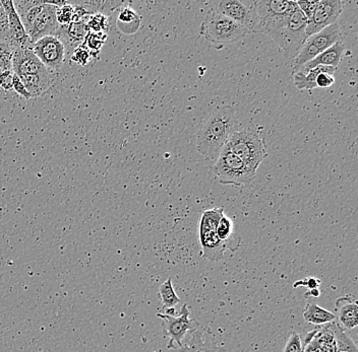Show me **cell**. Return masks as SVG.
<instances>
[{
    "label": "cell",
    "mask_w": 358,
    "mask_h": 352,
    "mask_svg": "<svg viewBox=\"0 0 358 352\" xmlns=\"http://www.w3.org/2000/svg\"><path fill=\"white\" fill-rule=\"evenodd\" d=\"M224 216L223 208H213V209L206 210L201 214V222H199V229L203 231H215L218 223Z\"/></svg>",
    "instance_id": "cb8c5ba5"
},
{
    "label": "cell",
    "mask_w": 358,
    "mask_h": 352,
    "mask_svg": "<svg viewBox=\"0 0 358 352\" xmlns=\"http://www.w3.org/2000/svg\"><path fill=\"white\" fill-rule=\"evenodd\" d=\"M14 72L8 70L0 74V87L6 91H12V81H14Z\"/></svg>",
    "instance_id": "d590c367"
},
{
    "label": "cell",
    "mask_w": 358,
    "mask_h": 352,
    "mask_svg": "<svg viewBox=\"0 0 358 352\" xmlns=\"http://www.w3.org/2000/svg\"><path fill=\"white\" fill-rule=\"evenodd\" d=\"M68 1H47L38 14L33 25L28 30L31 44L46 36H54L59 32L60 25L57 21V8H61Z\"/></svg>",
    "instance_id": "30bf717a"
},
{
    "label": "cell",
    "mask_w": 358,
    "mask_h": 352,
    "mask_svg": "<svg viewBox=\"0 0 358 352\" xmlns=\"http://www.w3.org/2000/svg\"><path fill=\"white\" fill-rule=\"evenodd\" d=\"M336 319L341 328L353 330L358 325V307L357 300L352 298L342 297L336 300Z\"/></svg>",
    "instance_id": "5bb4252c"
},
{
    "label": "cell",
    "mask_w": 358,
    "mask_h": 352,
    "mask_svg": "<svg viewBox=\"0 0 358 352\" xmlns=\"http://www.w3.org/2000/svg\"><path fill=\"white\" fill-rule=\"evenodd\" d=\"M250 33L246 28L220 14L214 8L209 10L201 25V34L215 44L237 42Z\"/></svg>",
    "instance_id": "5b68a950"
},
{
    "label": "cell",
    "mask_w": 358,
    "mask_h": 352,
    "mask_svg": "<svg viewBox=\"0 0 358 352\" xmlns=\"http://www.w3.org/2000/svg\"><path fill=\"white\" fill-rule=\"evenodd\" d=\"M283 352H304L302 349L301 339L297 333H292L287 340Z\"/></svg>",
    "instance_id": "836d02e7"
},
{
    "label": "cell",
    "mask_w": 358,
    "mask_h": 352,
    "mask_svg": "<svg viewBox=\"0 0 358 352\" xmlns=\"http://www.w3.org/2000/svg\"><path fill=\"white\" fill-rule=\"evenodd\" d=\"M199 242L201 247V256L203 259L213 262H218L223 259L227 249L216 235V231L199 229Z\"/></svg>",
    "instance_id": "2e32d148"
},
{
    "label": "cell",
    "mask_w": 358,
    "mask_h": 352,
    "mask_svg": "<svg viewBox=\"0 0 358 352\" xmlns=\"http://www.w3.org/2000/svg\"><path fill=\"white\" fill-rule=\"evenodd\" d=\"M215 231L216 235L219 238L220 241L225 245L226 249L235 252L239 248L240 237L235 235V225H233L232 220L227 218L225 214L218 223Z\"/></svg>",
    "instance_id": "ac0fdd59"
},
{
    "label": "cell",
    "mask_w": 358,
    "mask_h": 352,
    "mask_svg": "<svg viewBox=\"0 0 358 352\" xmlns=\"http://www.w3.org/2000/svg\"><path fill=\"white\" fill-rule=\"evenodd\" d=\"M91 53L85 48V47L80 46L74 51L72 53V61L76 63L81 64V65H86L88 62L91 59Z\"/></svg>",
    "instance_id": "e575fe53"
},
{
    "label": "cell",
    "mask_w": 358,
    "mask_h": 352,
    "mask_svg": "<svg viewBox=\"0 0 358 352\" xmlns=\"http://www.w3.org/2000/svg\"><path fill=\"white\" fill-rule=\"evenodd\" d=\"M157 317L162 320L163 327L169 336L168 349H180L182 346V340L188 333H192L198 328L199 323L195 319H190V310L188 304H183L179 315L175 317L173 315L157 314Z\"/></svg>",
    "instance_id": "52a82bcc"
},
{
    "label": "cell",
    "mask_w": 358,
    "mask_h": 352,
    "mask_svg": "<svg viewBox=\"0 0 358 352\" xmlns=\"http://www.w3.org/2000/svg\"><path fill=\"white\" fill-rule=\"evenodd\" d=\"M343 10L340 0H321L306 28V39L337 23Z\"/></svg>",
    "instance_id": "8fae6325"
},
{
    "label": "cell",
    "mask_w": 358,
    "mask_h": 352,
    "mask_svg": "<svg viewBox=\"0 0 358 352\" xmlns=\"http://www.w3.org/2000/svg\"><path fill=\"white\" fill-rule=\"evenodd\" d=\"M329 327L335 341V352H358L355 341L338 323L333 322Z\"/></svg>",
    "instance_id": "44dd1931"
},
{
    "label": "cell",
    "mask_w": 358,
    "mask_h": 352,
    "mask_svg": "<svg viewBox=\"0 0 358 352\" xmlns=\"http://www.w3.org/2000/svg\"><path fill=\"white\" fill-rule=\"evenodd\" d=\"M216 10L225 17L237 21L242 27L252 33H257L258 29V16L254 1L241 0H223L216 6Z\"/></svg>",
    "instance_id": "ba28073f"
},
{
    "label": "cell",
    "mask_w": 358,
    "mask_h": 352,
    "mask_svg": "<svg viewBox=\"0 0 358 352\" xmlns=\"http://www.w3.org/2000/svg\"><path fill=\"white\" fill-rule=\"evenodd\" d=\"M0 43H1V42H0Z\"/></svg>",
    "instance_id": "ab89813d"
},
{
    "label": "cell",
    "mask_w": 358,
    "mask_h": 352,
    "mask_svg": "<svg viewBox=\"0 0 358 352\" xmlns=\"http://www.w3.org/2000/svg\"><path fill=\"white\" fill-rule=\"evenodd\" d=\"M159 298L165 310L175 309V307L179 304L180 298L177 297V293H175L171 278L167 279L165 282L160 285Z\"/></svg>",
    "instance_id": "7402d4cb"
},
{
    "label": "cell",
    "mask_w": 358,
    "mask_h": 352,
    "mask_svg": "<svg viewBox=\"0 0 358 352\" xmlns=\"http://www.w3.org/2000/svg\"><path fill=\"white\" fill-rule=\"evenodd\" d=\"M235 109L224 106L212 112L197 133V149L207 158L218 156L229 137L237 131Z\"/></svg>",
    "instance_id": "6da1fadb"
},
{
    "label": "cell",
    "mask_w": 358,
    "mask_h": 352,
    "mask_svg": "<svg viewBox=\"0 0 358 352\" xmlns=\"http://www.w3.org/2000/svg\"><path fill=\"white\" fill-rule=\"evenodd\" d=\"M226 145L233 154H237L246 166L255 172L268 156L265 141L252 130L235 131Z\"/></svg>",
    "instance_id": "7a4b0ae2"
},
{
    "label": "cell",
    "mask_w": 358,
    "mask_h": 352,
    "mask_svg": "<svg viewBox=\"0 0 358 352\" xmlns=\"http://www.w3.org/2000/svg\"><path fill=\"white\" fill-rule=\"evenodd\" d=\"M335 72L336 68H327V66H317V68H312V70H308L306 72H295L293 75V79H295V87L299 90H312L317 89L316 81L318 75L321 72Z\"/></svg>",
    "instance_id": "ffe728a7"
},
{
    "label": "cell",
    "mask_w": 358,
    "mask_h": 352,
    "mask_svg": "<svg viewBox=\"0 0 358 352\" xmlns=\"http://www.w3.org/2000/svg\"><path fill=\"white\" fill-rule=\"evenodd\" d=\"M61 27V25H60ZM68 34V37L72 42H81L89 33L87 25V19L80 21H74L66 27H61Z\"/></svg>",
    "instance_id": "d4e9b609"
},
{
    "label": "cell",
    "mask_w": 358,
    "mask_h": 352,
    "mask_svg": "<svg viewBox=\"0 0 358 352\" xmlns=\"http://www.w3.org/2000/svg\"><path fill=\"white\" fill-rule=\"evenodd\" d=\"M12 90L16 92L17 94H20L21 98L23 99H32L31 94L28 93L27 89H26L23 83H21V79L14 74V81H12Z\"/></svg>",
    "instance_id": "8d00e7d4"
},
{
    "label": "cell",
    "mask_w": 358,
    "mask_h": 352,
    "mask_svg": "<svg viewBox=\"0 0 358 352\" xmlns=\"http://www.w3.org/2000/svg\"><path fill=\"white\" fill-rule=\"evenodd\" d=\"M339 41H341V31L338 23L325 28L315 35L310 36L295 57V72H299L304 64L333 46Z\"/></svg>",
    "instance_id": "8992f818"
},
{
    "label": "cell",
    "mask_w": 358,
    "mask_h": 352,
    "mask_svg": "<svg viewBox=\"0 0 358 352\" xmlns=\"http://www.w3.org/2000/svg\"><path fill=\"white\" fill-rule=\"evenodd\" d=\"M0 42L10 44L8 17H6V12H4L1 2H0Z\"/></svg>",
    "instance_id": "4dcf8cb0"
},
{
    "label": "cell",
    "mask_w": 358,
    "mask_h": 352,
    "mask_svg": "<svg viewBox=\"0 0 358 352\" xmlns=\"http://www.w3.org/2000/svg\"><path fill=\"white\" fill-rule=\"evenodd\" d=\"M319 284H321V280H319V279L310 278L304 279V280L297 281L293 287H306L310 291V289H319Z\"/></svg>",
    "instance_id": "74e56055"
},
{
    "label": "cell",
    "mask_w": 358,
    "mask_h": 352,
    "mask_svg": "<svg viewBox=\"0 0 358 352\" xmlns=\"http://www.w3.org/2000/svg\"><path fill=\"white\" fill-rule=\"evenodd\" d=\"M47 1H42L38 6H33V8H30L23 17H21V23H23V27H25L26 32L30 29L32 25H33L35 19H37L38 14H40L41 10H42L43 6L46 3Z\"/></svg>",
    "instance_id": "f546056e"
},
{
    "label": "cell",
    "mask_w": 358,
    "mask_h": 352,
    "mask_svg": "<svg viewBox=\"0 0 358 352\" xmlns=\"http://www.w3.org/2000/svg\"><path fill=\"white\" fill-rule=\"evenodd\" d=\"M304 318L308 324L317 326L326 325L336 321L335 314L312 302H308L304 308Z\"/></svg>",
    "instance_id": "d6986e66"
},
{
    "label": "cell",
    "mask_w": 358,
    "mask_h": 352,
    "mask_svg": "<svg viewBox=\"0 0 358 352\" xmlns=\"http://www.w3.org/2000/svg\"><path fill=\"white\" fill-rule=\"evenodd\" d=\"M106 38L107 35L105 33H91V32H89L83 39L81 46L85 47L90 53L95 52V51L99 52Z\"/></svg>",
    "instance_id": "484cf974"
},
{
    "label": "cell",
    "mask_w": 358,
    "mask_h": 352,
    "mask_svg": "<svg viewBox=\"0 0 358 352\" xmlns=\"http://www.w3.org/2000/svg\"><path fill=\"white\" fill-rule=\"evenodd\" d=\"M344 49L345 46L342 41H339L333 46L330 47L327 50L315 57L314 59L304 64L299 72H308V70H312L317 66H327V68H334L337 70L339 65H340L341 60H342Z\"/></svg>",
    "instance_id": "9a60e30c"
},
{
    "label": "cell",
    "mask_w": 358,
    "mask_h": 352,
    "mask_svg": "<svg viewBox=\"0 0 358 352\" xmlns=\"http://www.w3.org/2000/svg\"><path fill=\"white\" fill-rule=\"evenodd\" d=\"M19 79L25 85L28 93L31 94L32 98L42 96L52 83L50 72H46V74L26 75V76L19 77Z\"/></svg>",
    "instance_id": "e0dca14e"
},
{
    "label": "cell",
    "mask_w": 358,
    "mask_h": 352,
    "mask_svg": "<svg viewBox=\"0 0 358 352\" xmlns=\"http://www.w3.org/2000/svg\"><path fill=\"white\" fill-rule=\"evenodd\" d=\"M297 2V1H295ZM308 21L297 4L286 14L284 23L272 37L287 56L295 57L306 40Z\"/></svg>",
    "instance_id": "277c9868"
},
{
    "label": "cell",
    "mask_w": 358,
    "mask_h": 352,
    "mask_svg": "<svg viewBox=\"0 0 358 352\" xmlns=\"http://www.w3.org/2000/svg\"><path fill=\"white\" fill-rule=\"evenodd\" d=\"M318 2L319 1H315V0H310V1L299 0V1H297V6H299V10L304 12V16H306L308 21L312 19V14H314L317 6H318Z\"/></svg>",
    "instance_id": "1f68e13d"
},
{
    "label": "cell",
    "mask_w": 358,
    "mask_h": 352,
    "mask_svg": "<svg viewBox=\"0 0 358 352\" xmlns=\"http://www.w3.org/2000/svg\"><path fill=\"white\" fill-rule=\"evenodd\" d=\"M12 72L18 77L50 72L30 48H16L12 54Z\"/></svg>",
    "instance_id": "7c38bea8"
},
{
    "label": "cell",
    "mask_w": 358,
    "mask_h": 352,
    "mask_svg": "<svg viewBox=\"0 0 358 352\" xmlns=\"http://www.w3.org/2000/svg\"><path fill=\"white\" fill-rule=\"evenodd\" d=\"M32 51L49 70H59L66 60V46L57 36H46L31 45Z\"/></svg>",
    "instance_id": "9c48e42d"
},
{
    "label": "cell",
    "mask_w": 358,
    "mask_h": 352,
    "mask_svg": "<svg viewBox=\"0 0 358 352\" xmlns=\"http://www.w3.org/2000/svg\"><path fill=\"white\" fill-rule=\"evenodd\" d=\"M321 295V291H319V289H310L308 293H306V298H318Z\"/></svg>",
    "instance_id": "f35d334b"
},
{
    "label": "cell",
    "mask_w": 358,
    "mask_h": 352,
    "mask_svg": "<svg viewBox=\"0 0 358 352\" xmlns=\"http://www.w3.org/2000/svg\"><path fill=\"white\" fill-rule=\"evenodd\" d=\"M87 25L91 33H104L105 30L108 28V19L101 12L92 14L88 17Z\"/></svg>",
    "instance_id": "83f0119b"
},
{
    "label": "cell",
    "mask_w": 358,
    "mask_h": 352,
    "mask_svg": "<svg viewBox=\"0 0 358 352\" xmlns=\"http://www.w3.org/2000/svg\"><path fill=\"white\" fill-rule=\"evenodd\" d=\"M213 169L223 185L248 186L256 179L257 172L246 166L241 158L229 149L227 145L221 149Z\"/></svg>",
    "instance_id": "3957f363"
},
{
    "label": "cell",
    "mask_w": 358,
    "mask_h": 352,
    "mask_svg": "<svg viewBox=\"0 0 358 352\" xmlns=\"http://www.w3.org/2000/svg\"><path fill=\"white\" fill-rule=\"evenodd\" d=\"M74 8L70 2H66L61 8H57V21L61 27H66L74 21Z\"/></svg>",
    "instance_id": "f1b7e54d"
},
{
    "label": "cell",
    "mask_w": 358,
    "mask_h": 352,
    "mask_svg": "<svg viewBox=\"0 0 358 352\" xmlns=\"http://www.w3.org/2000/svg\"><path fill=\"white\" fill-rule=\"evenodd\" d=\"M1 6L3 8L4 12L8 17V33H10V45L16 48H30L31 47V41L29 36L26 32L25 27L16 8L14 6V1H4L1 0Z\"/></svg>",
    "instance_id": "4fadbf2b"
},
{
    "label": "cell",
    "mask_w": 358,
    "mask_h": 352,
    "mask_svg": "<svg viewBox=\"0 0 358 352\" xmlns=\"http://www.w3.org/2000/svg\"><path fill=\"white\" fill-rule=\"evenodd\" d=\"M14 48L8 43H0V74L12 70V54Z\"/></svg>",
    "instance_id": "4316f807"
},
{
    "label": "cell",
    "mask_w": 358,
    "mask_h": 352,
    "mask_svg": "<svg viewBox=\"0 0 358 352\" xmlns=\"http://www.w3.org/2000/svg\"><path fill=\"white\" fill-rule=\"evenodd\" d=\"M135 25H139V18L137 12L132 8H123L120 10L119 16V28L126 34H132L136 32L137 28Z\"/></svg>",
    "instance_id": "603a6c76"
},
{
    "label": "cell",
    "mask_w": 358,
    "mask_h": 352,
    "mask_svg": "<svg viewBox=\"0 0 358 352\" xmlns=\"http://www.w3.org/2000/svg\"><path fill=\"white\" fill-rule=\"evenodd\" d=\"M333 72H321L317 77L316 85L319 89H329L335 83Z\"/></svg>",
    "instance_id": "d6a6232c"
}]
</instances>
